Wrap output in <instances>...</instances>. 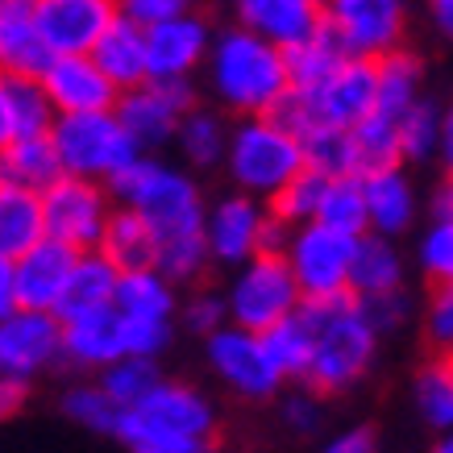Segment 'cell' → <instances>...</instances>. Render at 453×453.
Segmentation results:
<instances>
[{"label": "cell", "mask_w": 453, "mask_h": 453, "mask_svg": "<svg viewBox=\"0 0 453 453\" xmlns=\"http://www.w3.org/2000/svg\"><path fill=\"white\" fill-rule=\"evenodd\" d=\"M183 9H192V4H188V0H117V17L138 29L163 26V21L179 17Z\"/></svg>", "instance_id": "cell-50"}, {"label": "cell", "mask_w": 453, "mask_h": 453, "mask_svg": "<svg viewBox=\"0 0 453 453\" xmlns=\"http://www.w3.org/2000/svg\"><path fill=\"white\" fill-rule=\"evenodd\" d=\"M345 50L342 42L333 38L329 29H320L316 38L300 42L296 50H288V71H291V88L296 92H308V88H320V83L329 80L333 71L345 63Z\"/></svg>", "instance_id": "cell-35"}, {"label": "cell", "mask_w": 453, "mask_h": 453, "mask_svg": "<svg viewBox=\"0 0 453 453\" xmlns=\"http://www.w3.org/2000/svg\"><path fill=\"white\" fill-rule=\"evenodd\" d=\"M9 104H13V134L17 138H46L55 129L58 112L46 96L42 80H9Z\"/></svg>", "instance_id": "cell-39"}, {"label": "cell", "mask_w": 453, "mask_h": 453, "mask_svg": "<svg viewBox=\"0 0 453 453\" xmlns=\"http://www.w3.org/2000/svg\"><path fill=\"white\" fill-rule=\"evenodd\" d=\"M134 420L158 433H179V437H217V408L204 391H196L188 383H171L163 379L142 408H134Z\"/></svg>", "instance_id": "cell-19"}, {"label": "cell", "mask_w": 453, "mask_h": 453, "mask_svg": "<svg viewBox=\"0 0 453 453\" xmlns=\"http://www.w3.org/2000/svg\"><path fill=\"white\" fill-rule=\"evenodd\" d=\"M354 142H357V158H362V175L383 171V166H403V154H399V121H387V117L371 112V117L354 129Z\"/></svg>", "instance_id": "cell-44"}, {"label": "cell", "mask_w": 453, "mask_h": 453, "mask_svg": "<svg viewBox=\"0 0 453 453\" xmlns=\"http://www.w3.org/2000/svg\"><path fill=\"white\" fill-rule=\"evenodd\" d=\"M308 171L303 138L279 117H242L229 134L225 175L242 196L271 204L296 175Z\"/></svg>", "instance_id": "cell-4"}, {"label": "cell", "mask_w": 453, "mask_h": 453, "mask_svg": "<svg viewBox=\"0 0 453 453\" xmlns=\"http://www.w3.org/2000/svg\"><path fill=\"white\" fill-rule=\"evenodd\" d=\"M441 112L433 100H420L403 121H399V154L403 163H428L441 154Z\"/></svg>", "instance_id": "cell-43"}, {"label": "cell", "mask_w": 453, "mask_h": 453, "mask_svg": "<svg viewBox=\"0 0 453 453\" xmlns=\"http://www.w3.org/2000/svg\"><path fill=\"white\" fill-rule=\"evenodd\" d=\"M234 26L275 42L279 50H296L300 42L325 29V0H229Z\"/></svg>", "instance_id": "cell-18"}, {"label": "cell", "mask_w": 453, "mask_h": 453, "mask_svg": "<svg viewBox=\"0 0 453 453\" xmlns=\"http://www.w3.org/2000/svg\"><path fill=\"white\" fill-rule=\"evenodd\" d=\"M129 445V453H217V445L208 437H179V433H158V428L138 425L134 416L125 412L121 437Z\"/></svg>", "instance_id": "cell-45"}, {"label": "cell", "mask_w": 453, "mask_h": 453, "mask_svg": "<svg viewBox=\"0 0 453 453\" xmlns=\"http://www.w3.org/2000/svg\"><path fill=\"white\" fill-rule=\"evenodd\" d=\"M320 453H379V441H374L371 428L357 425V428H345V433L329 437Z\"/></svg>", "instance_id": "cell-53"}, {"label": "cell", "mask_w": 453, "mask_h": 453, "mask_svg": "<svg viewBox=\"0 0 453 453\" xmlns=\"http://www.w3.org/2000/svg\"><path fill=\"white\" fill-rule=\"evenodd\" d=\"M320 225H329L337 234L349 237H366L371 234V208H366V188H362V175L349 179H333L329 192H325V204H320Z\"/></svg>", "instance_id": "cell-34"}, {"label": "cell", "mask_w": 453, "mask_h": 453, "mask_svg": "<svg viewBox=\"0 0 453 453\" xmlns=\"http://www.w3.org/2000/svg\"><path fill=\"white\" fill-rule=\"evenodd\" d=\"M433 453H453V428H449V433H441L437 445H433Z\"/></svg>", "instance_id": "cell-60"}, {"label": "cell", "mask_w": 453, "mask_h": 453, "mask_svg": "<svg viewBox=\"0 0 453 453\" xmlns=\"http://www.w3.org/2000/svg\"><path fill=\"white\" fill-rule=\"evenodd\" d=\"M391 291H403V258H399V250L391 246V237L379 234L357 237L349 296L354 300H374V296H391Z\"/></svg>", "instance_id": "cell-29"}, {"label": "cell", "mask_w": 453, "mask_h": 453, "mask_svg": "<svg viewBox=\"0 0 453 453\" xmlns=\"http://www.w3.org/2000/svg\"><path fill=\"white\" fill-rule=\"evenodd\" d=\"M63 179V163L50 134L46 138H13L0 146V188H17V192H50Z\"/></svg>", "instance_id": "cell-24"}, {"label": "cell", "mask_w": 453, "mask_h": 453, "mask_svg": "<svg viewBox=\"0 0 453 453\" xmlns=\"http://www.w3.org/2000/svg\"><path fill=\"white\" fill-rule=\"evenodd\" d=\"M433 220H453V175L433 196Z\"/></svg>", "instance_id": "cell-59"}, {"label": "cell", "mask_w": 453, "mask_h": 453, "mask_svg": "<svg viewBox=\"0 0 453 453\" xmlns=\"http://www.w3.org/2000/svg\"><path fill=\"white\" fill-rule=\"evenodd\" d=\"M229 134L234 125H225L217 109H192L179 125V154L183 163L196 166V171H212V166H225V154H229Z\"/></svg>", "instance_id": "cell-32"}, {"label": "cell", "mask_w": 453, "mask_h": 453, "mask_svg": "<svg viewBox=\"0 0 453 453\" xmlns=\"http://www.w3.org/2000/svg\"><path fill=\"white\" fill-rule=\"evenodd\" d=\"M192 109H200L192 80H150L134 92H121L117 100V117L125 121L129 138L142 146V154H154L166 142H175L179 125Z\"/></svg>", "instance_id": "cell-13"}, {"label": "cell", "mask_w": 453, "mask_h": 453, "mask_svg": "<svg viewBox=\"0 0 453 453\" xmlns=\"http://www.w3.org/2000/svg\"><path fill=\"white\" fill-rule=\"evenodd\" d=\"M63 175L92 179L109 188L112 179L129 171L142 158V146L129 138L125 121L112 112H83V117H58L50 129Z\"/></svg>", "instance_id": "cell-6"}, {"label": "cell", "mask_w": 453, "mask_h": 453, "mask_svg": "<svg viewBox=\"0 0 453 453\" xmlns=\"http://www.w3.org/2000/svg\"><path fill=\"white\" fill-rule=\"evenodd\" d=\"M50 46L42 38L34 0H13L0 9V75L9 80H38L50 67Z\"/></svg>", "instance_id": "cell-22"}, {"label": "cell", "mask_w": 453, "mask_h": 453, "mask_svg": "<svg viewBox=\"0 0 453 453\" xmlns=\"http://www.w3.org/2000/svg\"><path fill=\"white\" fill-rule=\"evenodd\" d=\"M112 212H117L112 192L104 188V183H92V179L63 175L50 192H42V220H46V237H50V242L71 246L75 254L100 250Z\"/></svg>", "instance_id": "cell-9"}, {"label": "cell", "mask_w": 453, "mask_h": 453, "mask_svg": "<svg viewBox=\"0 0 453 453\" xmlns=\"http://www.w3.org/2000/svg\"><path fill=\"white\" fill-rule=\"evenodd\" d=\"M204 357L208 371L242 399H271L288 383L262 342V333L237 329V325H225L220 333L204 337Z\"/></svg>", "instance_id": "cell-12"}, {"label": "cell", "mask_w": 453, "mask_h": 453, "mask_svg": "<svg viewBox=\"0 0 453 453\" xmlns=\"http://www.w3.org/2000/svg\"><path fill=\"white\" fill-rule=\"evenodd\" d=\"M271 204H262L254 196L229 192L220 196L217 204H208L204 220V242L212 254V266L237 271L258 254H271Z\"/></svg>", "instance_id": "cell-11"}, {"label": "cell", "mask_w": 453, "mask_h": 453, "mask_svg": "<svg viewBox=\"0 0 453 453\" xmlns=\"http://www.w3.org/2000/svg\"><path fill=\"white\" fill-rule=\"evenodd\" d=\"M100 254L121 271H150L158 266V234H154V225L142 212L134 208H117L109 220V229H104V242H100Z\"/></svg>", "instance_id": "cell-26"}, {"label": "cell", "mask_w": 453, "mask_h": 453, "mask_svg": "<svg viewBox=\"0 0 453 453\" xmlns=\"http://www.w3.org/2000/svg\"><path fill=\"white\" fill-rule=\"evenodd\" d=\"M362 303V312H366V320L374 325V333L383 337V333L399 329L403 320H408V296L403 291H391V296H374V300H357Z\"/></svg>", "instance_id": "cell-52"}, {"label": "cell", "mask_w": 453, "mask_h": 453, "mask_svg": "<svg viewBox=\"0 0 453 453\" xmlns=\"http://www.w3.org/2000/svg\"><path fill=\"white\" fill-rule=\"evenodd\" d=\"M416 408L433 428H453V366L449 357H437L433 366L416 374Z\"/></svg>", "instance_id": "cell-42"}, {"label": "cell", "mask_w": 453, "mask_h": 453, "mask_svg": "<svg viewBox=\"0 0 453 453\" xmlns=\"http://www.w3.org/2000/svg\"><path fill=\"white\" fill-rule=\"evenodd\" d=\"M58 117H83V112H112L117 109V83L100 71L92 55H55L50 67L38 75Z\"/></svg>", "instance_id": "cell-17"}, {"label": "cell", "mask_w": 453, "mask_h": 453, "mask_svg": "<svg viewBox=\"0 0 453 453\" xmlns=\"http://www.w3.org/2000/svg\"><path fill=\"white\" fill-rule=\"evenodd\" d=\"M208 266H212V254H208L204 234L166 237V242H158V271H163V275L171 279L175 288L200 283Z\"/></svg>", "instance_id": "cell-41"}, {"label": "cell", "mask_w": 453, "mask_h": 453, "mask_svg": "<svg viewBox=\"0 0 453 453\" xmlns=\"http://www.w3.org/2000/svg\"><path fill=\"white\" fill-rule=\"evenodd\" d=\"M29 399V387L26 383H13V379H0V425L13 420Z\"/></svg>", "instance_id": "cell-55"}, {"label": "cell", "mask_w": 453, "mask_h": 453, "mask_svg": "<svg viewBox=\"0 0 453 453\" xmlns=\"http://www.w3.org/2000/svg\"><path fill=\"white\" fill-rule=\"evenodd\" d=\"M63 362V320L55 312H17L0 316V379L26 383Z\"/></svg>", "instance_id": "cell-14"}, {"label": "cell", "mask_w": 453, "mask_h": 453, "mask_svg": "<svg viewBox=\"0 0 453 453\" xmlns=\"http://www.w3.org/2000/svg\"><path fill=\"white\" fill-rule=\"evenodd\" d=\"M50 55H92L117 26V0H34Z\"/></svg>", "instance_id": "cell-16"}, {"label": "cell", "mask_w": 453, "mask_h": 453, "mask_svg": "<svg viewBox=\"0 0 453 453\" xmlns=\"http://www.w3.org/2000/svg\"><path fill=\"white\" fill-rule=\"evenodd\" d=\"M63 416L75 420L80 428L104 433V437H121V425H125V408L100 383L71 387L67 395H63Z\"/></svg>", "instance_id": "cell-37"}, {"label": "cell", "mask_w": 453, "mask_h": 453, "mask_svg": "<svg viewBox=\"0 0 453 453\" xmlns=\"http://www.w3.org/2000/svg\"><path fill=\"white\" fill-rule=\"evenodd\" d=\"M179 312H183V325L192 333H200V337H212V333H220L229 325V300L217 288H196Z\"/></svg>", "instance_id": "cell-47"}, {"label": "cell", "mask_w": 453, "mask_h": 453, "mask_svg": "<svg viewBox=\"0 0 453 453\" xmlns=\"http://www.w3.org/2000/svg\"><path fill=\"white\" fill-rule=\"evenodd\" d=\"M92 58L100 63V71L117 83V92H134L142 83H150V58H146V29L129 26L117 17V26L100 38V46L92 50Z\"/></svg>", "instance_id": "cell-27"}, {"label": "cell", "mask_w": 453, "mask_h": 453, "mask_svg": "<svg viewBox=\"0 0 453 453\" xmlns=\"http://www.w3.org/2000/svg\"><path fill=\"white\" fill-rule=\"evenodd\" d=\"M303 320L312 329V366L303 387H312L320 395H342L357 379L371 371L379 333L366 320L362 303L354 296L342 300H303Z\"/></svg>", "instance_id": "cell-2"}, {"label": "cell", "mask_w": 453, "mask_h": 453, "mask_svg": "<svg viewBox=\"0 0 453 453\" xmlns=\"http://www.w3.org/2000/svg\"><path fill=\"white\" fill-rule=\"evenodd\" d=\"M129 357L125 349V320L117 308L63 320V362L75 371H109L112 362Z\"/></svg>", "instance_id": "cell-20"}, {"label": "cell", "mask_w": 453, "mask_h": 453, "mask_svg": "<svg viewBox=\"0 0 453 453\" xmlns=\"http://www.w3.org/2000/svg\"><path fill=\"white\" fill-rule=\"evenodd\" d=\"M283 258L300 283L303 300H342V296H349V279H354L357 237L337 234L329 225L312 220V225L291 229Z\"/></svg>", "instance_id": "cell-8"}, {"label": "cell", "mask_w": 453, "mask_h": 453, "mask_svg": "<svg viewBox=\"0 0 453 453\" xmlns=\"http://www.w3.org/2000/svg\"><path fill=\"white\" fill-rule=\"evenodd\" d=\"M329 183H333V179H325L320 171H303V175H296L288 188L271 200V212H275L279 220H288L291 229L312 225V220L320 217V204H325Z\"/></svg>", "instance_id": "cell-40"}, {"label": "cell", "mask_w": 453, "mask_h": 453, "mask_svg": "<svg viewBox=\"0 0 453 453\" xmlns=\"http://www.w3.org/2000/svg\"><path fill=\"white\" fill-rule=\"evenodd\" d=\"M117 208H134L154 225L158 242L166 237H188V234H204L208 220V204L196 179L179 166L154 158V154H142L138 163L121 171V175L109 183Z\"/></svg>", "instance_id": "cell-3"}, {"label": "cell", "mask_w": 453, "mask_h": 453, "mask_svg": "<svg viewBox=\"0 0 453 453\" xmlns=\"http://www.w3.org/2000/svg\"><path fill=\"white\" fill-rule=\"evenodd\" d=\"M75 250L63 242H38L26 258H17V291H21V308L29 312H58L67 279L75 271Z\"/></svg>", "instance_id": "cell-21"}, {"label": "cell", "mask_w": 453, "mask_h": 453, "mask_svg": "<svg viewBox=\"0 0 453 453\" xmlns=\"http://www.w3.org/2000/svg\"><path fill=\"white\" fill-rule=\"evenodd\" d=\"M4 4H13V0H0V9H4Z\"/></svg>", "instance_id": "cell-61"}, {"label": "cell", "mask_w": 453, "mask_h": 453, "mask_svg": "<svg viewBox=\"0 0 453 453\" xmlns=\"http://www.w3.org/2000/svg\"><path fill=\"white\" fill-rule=\"evenodd\" d=\"M46 242V220H42V196L0 188V258H26L29 250Z\"/></svg>", "instance_id": "cell-30"}, {"label": "cell", "mask_w": 453, "mask_h": 453, "mask_svg": "<svg viewBox=\"0 0 453 453\" xmlns=\"http://www.w3.org/2000/svg\"><path fill=\"white\" fill-rule=\"evenodd\" d=\"M188 4H192V9H196V4H200V0H188Z\"/></svg>", "instance_id": "cell-62"}, {"label": "cell", "mask_w": 453, "mask_h": 453, "mask_svg": "<svg viewBox=\"0 0 453 453\" xmlns=\"http://www.w3.org/2000/svg\"><path fill=\"white\" fill-rule=\"evenodd\" d=\"M303 158H308V171H320L325 179L362 175L354 129H337V125L308 129V134H303Z\"/></svg>", "instance_id": "cell-33"}, {"label": "cell", "mask_w": 453, "mask_h": 453, "mask_svg": "<svg viewBox=\"0 0 453 453\" xmlns=\"http://www.w3.org/2000/svg\"><path fill=\"white\" fill-rule=\"evenodd\" d=\"M325 420V395L312 387H296L283 395V425L291 433H316Z\"/></svg>", "instance_id": "cell-49"}, {"label": "cell", "mask_w": 453, "mask_h": 453, "mask_svg": "<svg viewBox=\"0 0 453 453\" xmlns=\"http://www.w3.org/2000/svg\"><path fill=\"white\" fill-rule=\"evenodd\" d=\"M262 342L275 357V366L283 371V379H308V366H312V329H308V320L303 312H296L291 320L275 325L271 333H262Z\"/></svg>", "instance_id": "cell-38"}, {"label": "cell", "mask_w": 453, "mask_h": 453, "mask_svg": "<svg viewBox=\"0 0 453 453\" xmlns=\"http://www.w3.org/2000/svg\"><path fill=\"white\" fill-rule=\"evenodd\" d=\"M362 188H366V208H371V234L399 237L412 229L416 188L403 166H383V171L362 175Z\"/></svg>", "instance_id": "cell-23"}, {"label": "cell", "mask_w": 453, "mask_h": 453, "mask_svg": "<svg viewBox=\"0 0 453 453\" xmlns=\"http://www.w3.org/2000/svg\"><path fill=\"white\" fill-rule=\"evenodd\" d=\"M379 104V63L371 58H345L320 88L296 92L283 100V109L275 112L283 125H291L296 134L320 129V125H337V129H357Z\"/></svg>", "instance_id": "cell-5"}, {"label": "cell", "mask_w": 453, "mask_h": 453, "mask_svg": "<svg viewBox=\"0 0 453 453\" xmlns=\"http://www.w3.org/2000/svg\"><path fill=\"white\" fill-rule=\"evenodd\" d=\"M425 337L441 357H453V288H433L425 303Z\"/></svg>", "instance_id": "cell-48"}, {"label": "cell", "mask_w": 453, "mask_h": 453, "mask_svg": "<svg viewBox=\"0 0 453 453\" xmlns=\"http://www.w3.org/2000/svg\"><path fill=\"white\" fill-rule=\"evenodd\" d=\"M325 29L349 58H379L403 50L408 0H325Z\"/></svg>", "instance_id": "cell-10"}, {"label": "cell", "mask_w": 453, "mask_h": 453, "mask_svg": "<svg viewBox=\"0 0 453 453\" xmlns=\"http://www.w3.org/2000/svg\"><path fill=\"white\" fill-rule=\"evenodd\" d=\"M420 88H425V67L408 46L379 58V104H374V112L387 117V121H403L425 100Z\"/></svg>", "instance_id": "cell-31"}, {"label": "cell", "mask_w": 453, "mask_h": 453, "mask_svg": "<svg viewBox=\"0 0 453 453\" xmlns=\"http://www.w3.org/2000/svg\"><path fill=\"white\" fill-rule=\"evenodd\" d=\"M96 383L121 403L125 412H134V408H142V403L158 391L163 371H158L154 357H121V362H112L109 371H100Z\"/></svg>", "instance_id": "cell-36"}, {"label": "cell", "mask_w": 453, "mask_h": 453, "mask_svg": "<svg viewBox=\"0 0 453 453\" xmlns=\"http://www.w3.org/2000/svg\"><path fill=\"white\" fill-rule=\"evenodd\" d=\"M441 163H445V171L453 175V104L445 112H441Z\"/></svg>", "instance_id": "cell-57"}, {"label": "cell", "mask_w": 453, "mask_h": 453, "mask_svg": "<svg viewBox=\"0 0 453 453\" xmlns=\"http://www.w3.org/2000/svg\"><path fill=\"white\" fill-rule=\"evenodd\" d=\"M13 134V104H9V75H0V146H9Z\"/></svg>", "instance_id": "cell-56"}, {"label": "cell", "mask_w": 453, "mask_h": 453, "mask_svg": "<svg viewBox=\"0 0 453 453\" xmlns=\"http://www.w3.org/2000/svg\"><path fill=\"white\" fill-rule=\"evenodd\" d=\"M225 300H229V325L271 333L303 308V291L283 254H258L234 271V279L225 283Z\"/></svg>", "instance_id": "cell-7"}, {"label": "cell", "mask_w": 453, "mask_h": 453, "mask_svg": "<svg viewBox=\"0 0 453 453\" xmlns=\"http://www.w3.org/2000/svg\"><path fill=\"white\" fill-rule=\"evenodd\" d=\"M117 316L125 320H154V325H171L179 300H175V283L150 266V271H129L117 283V300H112Z\"/></svg>", "instance_id": "cell-28"}, {"label": "cell", "mask_w": 453, "mask_h": 453, "mask_svg": "<svg viewBox=\"0 0 453 453\" xmlns=\"http://www.w3.org/2000/svg\"><path fill=\"white\" fill-rule=\"evenodd\" d=\"M449 366H453V357H449Z\"/></svg>", "instance_id": "cell-63"}, {"label": "cell", "mask_w": 453, "mask_h": 453, "mask_svg": "<svg viewBox=\"0 0 453 453\" xmlns=\"http://www.w3.org/2000/svg\"><path fill=\"white\" fill-rule=\"evenodd\" d=\"M21 308V291H17V262L0 258V316Z\"/></svg>", "instance_id": "cell-54"}, {"label": "cell", "mask_w": 453, "mask_h": 453, "mask_svg": "<svg viewBox=\"0 0 453 453\" xmlns=\"http://www.w3.org/2000/svg\"><path fill=\"white\" fill-rule=\"evenodd\" d=\"M217 29L200 9H183L163 26L146 29V58L150 80H192L200 67H208Z\"/></svg>", "instance_id": "cell-15"}, {"label": "cell", "mask_w": 453, "mask_h": 453, "mask_svg": "<svg viewBox=\"0 0 453 453\" xmlns=\"http://www.w3.org/2000/svg\"><path fill=\"white\" fill-rule=\"evenodd\" d=\"M428 17H433V26L453 42V0H428Z\"/></svg>", "instance_id": "cell-58"}, {"label": "cell", "mask_w": 453, "mask_h": 453, "mask_svg": "<svg viewBox=\"0 0 453 453\" xmlns=\"http://www.w3.org/2000/svg\"><path fill=\"white\" fill-rule=\"evenodd\" d=\"M420 271L433 288H453V220H433L420 234Z\"/></svg>", "instance_id": "cell-46"}, {"label": "cell", "mask_w": 453, "mask_h": 453, "mask_svg": "<svg viewBox=\"0 0 453 453\" xmlns=\"http://www.w3.org/2000/svg\"><path fill=\"white\" fill-rule=\"evenodd\" d=\"M117 283H121V271L112 266L100 250H88L75 258V271L67 279V291H63V303H58V320H75V316L88 312H104L117 300Z\"/></svg>", "instance_id": "cell-25"}, {"label": "cell", "mask_w": 453, "mask_h": 453, "mask_svg": "<svg viewBox=\"0 0 453 453\" xmlns=\"http://www.w3.org/2000/svg\"><path fill=\"white\" fill-rule=\"evenodd\" d=\"M166 345H171V325L125 320V349H129V357H154V362H158V354H163Z\"/></svg>", "instance_id": "cell-51"}, {"label": "cell", "mask_w": 453, "mask_h": 453, "mask_svg": "<svg viewBox=\"0 0 453 453\" xmlns=\"http://www.w3.org/2000/svg\"><path fill=\"white\" fill-rule=\"evenodd\" d=\"M208 92L225 112L242 117H275L291 96L288 50L258 38L242 26L217 29L208 55Z\"/></svg>", "instance_id": "cell-1"}]
</instances>
